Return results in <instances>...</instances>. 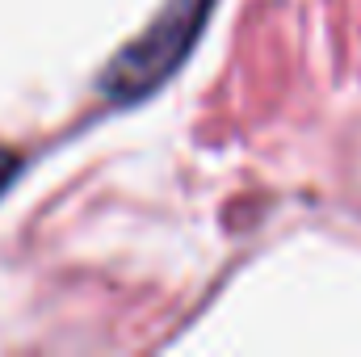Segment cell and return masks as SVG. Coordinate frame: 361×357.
I'll list each match as a JSON object with an SVG mask.
<instances>
[{
	"instance_id": "obj_1",
	"label": "cell",
	"mask_w": 361,
	"mask_h": 357,
	"mask_svg": "<svg viewBox=\"0 0 361 357\" xmlns=\"http://www.w3.org/2000/svg\"><path fill=\"white\" fill-rule=\"evenodd\" d=\"M210 0H169V8L114 59V68L105 72V92L109 97H139L156 80H164L180 63V55L189 51V42L202 30Z\"/></svg>"
},
{
	"instance_id": "obj_2",
	"label": "cell",
	"mask_w": 361,
	"mask_h": 357,
	"mask_svg": "<svg viewBox=\"0 0 361 357\" xmlns=\"http://www.w3.org/2000/svg\"><path fill=\"white\" fill-rule=\"evenodd\" d=\"M13 173H17V152H8V147H0V189L13 181Z\"/></svg>"
}]
</instances>
